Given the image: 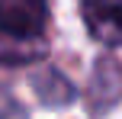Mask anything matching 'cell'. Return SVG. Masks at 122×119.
I'll list each match as a JSON object with an SVG mask.
<instances>
[{
  "mask_svg": "<svg viewBox=\"0 0 122 119\" xmlns=\"http://www.w3.org/2000/svg\"><path fill=\"white\" fill-rule=\"evenodd\" d=\"M48 23V0H0V32L16 42H36Z\"/></svg>",
  "mask_w": 122,
  "mask_h": 119,
  "instance_id": "1",
  "label": "cell"
},
{
  "mask_svg": "<svg viewBox=\"0 0 122 119\" xmlns=\"http://www.w3.org/2000/svg\"><path fill=\"white\" fill-rule=\"evenodd\" d=\"M80 13L97 42L122 48V0H80Z\"/></svg>",
  "mask_w": 122,
  "mask_h": 119,
  "instance_id": "2",
  "label": "cell"
}]
</instances>
